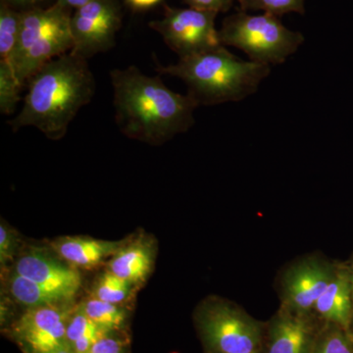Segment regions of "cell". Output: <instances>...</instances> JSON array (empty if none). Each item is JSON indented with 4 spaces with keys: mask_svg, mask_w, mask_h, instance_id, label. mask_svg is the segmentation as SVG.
Wrapping results in <instances>:
<instances>
[{
    "mask_svg": "<svg viewBox=\"0 0 353 353\" xmlns=\"http://www.w3.org/2000/svg\"><path fill=\"white\" fill-rule=\"evenodd\" d=\"M110 79L116 125L128 138L160 145L194 126L199 104L167 88L159 77L130 66L112 70Z\"/></svg>",
    "mask_w": 353,
    "mask_h": 353,
    "instance_id": "6da1fadb",
    "label": "cell"
},
{
    "mask_svg": "<svg viewBox=\"0 0 353 353\" xmlns=\"http://www.w3.org/2000/svg\"><path fill=\"white\" fill-rule=\"evenodd\" d=\"M28 83L22 109L8 124L13 132L36 128L52 141L64 138L79 111L92 101L97 88L88 60L71 51L44 65Z\"/></svg>",
    "mask_w": 353,
    "mask_h": 353,
    "instance_id": "7a4b0ae2",
    "label": "cell"
},
{
    "mask_svg": "<svg viewBox=\"0 0 353 353\" xmlns=\"http://www.w3.org/2000/svg\"><path fill=\"white\" fill-rule=\"evenodd\" d=\"M157 71L181 79L188 85V94L199 106H208L241 101L254 94L271 67L241 60L223 46L179 58L178 63L169 66L158 65Z\"/></svg>",
    "mask_w": 353,
    "mask_h": 353,
    "instance_id": "3957f363",
    "label": "cell"
},
{
    "mask_svg": "<svg viewBox=\"0 0 353 353\" xmlns=\"http://www.w3.org/2000/svg\"><path fill=\"white\" fill-rule=\"evenodd\" d=\"M72 9L55 2L22 11L19 44L11 67L23 85L51 60L73 48Z\"/></svg>",
    "mask_w": 353,
    "mask_h": 353,
    "instance_id": "277c9868",
    "label": "cell"
},
{
    "mask_svg": "<svg viewBox=\"0 0 353 353\" xmlns=\"http://www.w3.org/2000/svg\"><path fill=\"white\" fill-rule=\"evenodd\" d=\"M219 38L223 46L245 52L250 61L266 65L284 63L304 41L303 34L285 28L280 17L248 15L243 10L225 18Z\"/></svg>",
    "mask_w": 353,
    "mask_h": 353,
    "instance_id": "5b68a950",
    "label": "cell"
},
{
    "mask_svg": "<svg viewBox=\"0 0 353 353\" xmlns=\"http://www.w3.org/2000/svg\"><path fill=\"white\" fill-rule=\"evenodd\" d=\"M197 329L208 353H263V324L222 299H209L197 310Z\"/></svg>",
    "mask_w": 353,
    "mask_h": 353,
    "instance_id": "8992f818",
    "label": "cell"
},
{
    "mask_svg": "<svg viewBox=\"0 0 353 353\" xmlns=\"http://www.w3.org/2000/svg\"><path fill=\"white\" fill-rule=\"evenodd\" d=\"M162 19L152 21L150 27L157 32L179 58L217 50L223 46L215 28L218 14L194 8L164 6Z\"/></svg>",
    "mask_w": 353,
    "mask_h": 353,
    "instance_id": "52a82bcc",
    "label": "cell"
},
{
    "mask_svg": "<svg viewBox=\"0 0 353 353\" xmlns=\"http://www.w3.org/2000/svg\"><path fill=\"white\" fill-rule=\"evenodd\" d=\"M122 25L117 0H92L72 14L73 48L78 57H90L106 52L115 46L116 34Z\"/></svg>",
    "mask_w": 353,
    "mask_h": 353,
    "instance_id": "ba28073f",
    "label": "cell"
},
{
    "mask_svg": "<svg viewBox=\"0 0 353 353\" xmlns=\"http://www.w3.org/2000/svg\"><path fill=\"white\" fill-rule=\"evenodd\" d=\"M74 308L66 303L28 308L14 323L11 336L27 353L44 352L66 345L67 325Z\"/></svg>",
    "mask_w": 353,
    "mask_h": 353,
    "instance_id": "9c48e42d",
    "label": "cell"
},
{
    "mask_svg": "<svg viewBox=\"0 0 353 353\" xmlns=\"http://www.w3.org/2000/svg\"><path fill=\"white\" fill-rule=\"evenodd\" d=\"M336 265L318 257H309L290 267L282 280V306L311 314L333 279Z\"/></svg>",
    "mask_w": 353,
    "mask_h": 353,
    "instance_id": "30bf717a",
    "label": "cell"
},
{
    "mask_svg": "<svg viewBox=\"0 0 353 353\" xmlns=\"http://www.w3.org/2000/svg\"><path fill=\"white\" fill-rule=\"evenodd\" d=\"M320 331L311 314L282 306L266 330L263 353H313Z\"/></svg>",
    "mask_w": 353,
    "mask_h": 353,
    "instance_id": "8fae6325",
    "label": "cell"
},
{
    "mask_svg": "<svg viewBox=\"0 0 353 353\" xmlns=\"http://www.w3.org/2000/svg\"><path fill=\"white\" fill-rule=\"evenodd\" d=\"M14 271L59 294L67 301L74 299L82 285L78 269L39 250H31L21 255Z\"/></svg>",
    "mask_w": 353,
    "mask_h": 353,
    "instance_id": "7c38bea8",
    "label": "cell"
},
{
    "mask_svg": "<svg viewBox=\"0 0 353 353\" xmlns=\"http://www.w3.org/2000/svg\"><path fill=\"white\" fill-rule=\"evenodd\" d=\"M314 311L324 322L333 323L350 331L353 301L350 265H336L334 277L316 303Z\"/></svg>",
    "mask_w": 353,
    "mask_h": 353,
    "instance_id": "4fadbf2b",
    "label": "cell"
},
{
    "mask_svg": "<svg viewBox=\"0 0 353 353\" xmlns=\"http://www.w3.org/2000/svg\"><path fill=\"white\" fill-rule=\"evenodd\" d=\"M124 241L95 240L88 236H63L50 243L53 252L74 268L92 269L112 257Z\"/></svg>",
    "mask_w": 353,
    "mask_h": 353,
    "instance_id": "5bb4252c",
    "label": "cell"
},
{
    "mask_svg": "<svg viewBox=\"0 0 353 353\" xmlns=\"http://www.w3.org/2000/svg\"><path fill=\"white\" fill-rule=\"evenodd\" d=\"M155 250L152 241L139 239L125 243L108 262V270L137 285L145 282L154 263Z\"/></svg>",
    "mask_w": 353,
    "mask_h": 353,
    "instance_id": "9a60e30c",
    "label": "cell"
},
{
    "mask_svg": "<svg viewBox=\"0 0 353 353\" xmlns=\"http://www.w3.org/2000/svg\"><path fill=\"white\" fill-rule=\"evenodd\" d=\"M8 290L14 301L22 304L27 308L39 307V306L57 305L67 303L63 297L43 285L19 275L13 271L8 277Z\"/></svg>",
    "mask_w": 353,
    "mask_h": 353,
    "instance_id": "2e32d148",
    "label": "cell"
},
{
    "mask_svg": "<svg viewBox=\"0 0 353 353\" xmlns=\"http://www.w3.org/2000/svg\"><path fill=\"white\" fill-rule=\"evenodd\" d=\"M79 307L95 325L108 333L122 332L127 322L128 313L122 305L105 303L95 297L83 301Z\"/></svg>",
    "mask_w": 353,
    "mask_h": 353,
    "instance_id": "e0dca14e",
    "label": "cell"
},
{
    "mask_svg": "<svg viewBox=\"0 0 353 353\" xmlns=\"http://www.w3.org/2000/svg\"><path fill=\"white\" fill-rule=\"evenodd\" d=\"M22 11L0 2V61L12 64L21 32Z\"/></svg>",
    "mask_w": 353,
    "mask_h": 353,
    "instance_id": "ac0fdd59",
    "label": "cell"
},
{
    "mask_svg": "<svg viewBox=\"0 0 353 353\" xmlns=\"http://www.w3.org/2000/svg\"><path fill=\"white\" fill-rule=\"evenodd\" d=\"M134 285L106 270L95 281L92 297L105 303L123 305L131 299Z\"/></svg>",
    "mask_w": 353,
    "mask_h": 353,
    "instance_id": "d6986e66",
    "label": "cell"
},
{
    "mask_svg": "<svg viewBox=\"0 0 353 353\" xmlns=\"http://www.w3.org/2000/svg\"><path fill=\"white\" fill-rule=\"evenodd\" d=\"M313 353H353L352 332L333 323L325 322Z\"/></svg>",
    "mask_w": 353,
    "mask_h": 353,
    "instance_id": "ffe728a7",
    "label": "cell"
},
{
    "mask_svg": "<svg viewBox=\"0 0 353 353\" xmlns=\"http://www.w3.org/2000/svg\"><path fill=\"white\" fill-rule=\"evenodd\" d=\"M24 87L12 67L0 61V112L10 115L15 112L21 101V92Z\"/></svg>",
    "mask_w": 353,
    "mask_h": 353,
    "instance_id": "44dd1931",
    "label": "cell"
},
{
    "mask_svg": "<svg viewBox=\"0 0 353 353\" xmlns=\"http://www.w3.org/2000/svg\"><path fill=\"white\" fill-rule=\"evenodd\" d=\"M241 10H262L270 15L281 16L296 12L304 15L305 0H238Z\"/></svg>",
    "mask_w": 353,
    "mask_h": 353,
    "instance_id": "7402d4cb",
    "label": "cell"
},
{
    "mask_svg": "<svg viewBox=\"0 0 353 353\" xmlns=\"http://www.w3.org/2000/svg\"><path fill=\"white\" fill-rule=\"evenodd\" d=\"M120 332L109 333L99 339L88 353H128L130 341Z\"/></svg>",
    "mask_w": 353,
    "mask_h": 353,
    "instance_id": "603a6c76",
    "label": "cell"
},
{
    "mask_svg": "<svg viewBox=\"0 0 353 353\" xmlns=\"http://www.w3.org/2000/svg\"><path fill=\"white\" fill-rule=\"evenodd\" d=\"M18 243V234L2 221L0 225V263L2 267L13 260L17 252Z\"/></svg>",
    "mask_w": 353,
    "mask_h": 353,
    "instance_id": "cb8c5ba5",
    "label": "cell"
},
{
    "mask_svg": "<svg viewBox=\"0 0 353 353\" xmlns=\"http://www.w3.org/2000/svg\"><path fill=\"white\" fill-rule=\"evenodd\" d=\"M190 8L210 12H228L233 6L234 0H182Z\"/></svg>",
    "mask_w": 353,
    "mask_h": 353,
    "instance_id": "d4e9b609",
    "label": "cell"
},
{
    "mask_svg": "<svg viewBox=\"0 0 353 353\" xmlns=\"http://www.w3.org/2000/svg\"><path fill=\"white\" fill-rule=\"evenodd\" d=\"M1 1L6 2L7 4L15 7V8L21 7L22 10H25V9L32 8V7H38L46 0H1Z\"/></svg>",
    "mask_w": 353,
    "mask_h": 353,
    "instance_id": "484cf974",
    "label": "cell"
},
{
    "mask_svg": "<svg viewBox=\"0 0 353 353\" xmlns=\"http://www.w3.org/2000/svg\"><path fill=\"white\" fill-rule=\"evenodd\" d=\"M128 3L136 9H148L157 6L161 0H126Z\"/></svg>",
    "mask_w": 353,
    "mask_h": 353,
    "instance_id": "4316f807",
    "label": "cell"
},
{
    "mask_svg": "<svg viewBox=\"0 0 353 353\" xmlns=\"http://www.w3.org/2000/svg\"><path fill=\"white\" fill-rule=\"evenodd\" d=\"M90 1H92V0H57L58 3L68 7L70 9H75V10L80 8V7L85 6V4Z\"/></svg>",
    "mask_w": 353,
    "mask_h": 353,
    "instance_id": "83f0119b",
    "label": "cell"
},
{
    "mask_svg": "<svg viewBox=\"0 0 353 353\" xmlns=\"http://www.w3.org/2000/svg\"><path fill=\"white\" fill-rule=\"evenodd\" d=\"M34 353H74L70 350L68 345H64V347H58L57 350H50V352H34Z\"/></svg>",
    "mask_w": 353,
    "mask_h": 353,
    "instance_id": "f1b7e54d",
    "label": "cell"
},
{
    "mask_svg": "<svg viewBox=\"0 0 353 353\" xmlns=\"http://www.w3.org/2000/svg\"><path fill=\"white\" fill-rule=\"evenodd\" d=\"M350 278H352V301H353V257L352 260V263L350 265Z\"/></svg>",
    "mask_w": 353,
    "mask_h": 353,
    "instance_id": "f546056e",
    "label": "cell"
},
{
    "mask_svg": "<svg viewBox=\"0 0 353 353\" xmlns=\"http://www.w3.org/2000/svg\"><path fill=\"white\" fill-rule=\"evenodd\" d=\"M350 332H352V334L353 336V319H352V325H350Z\"/></svg>",
    "mask_w": 353,
    "mask_h": 353,
    "instance_id": "4dcf8cb0",
    "label": "cell"
}]
</instances>
